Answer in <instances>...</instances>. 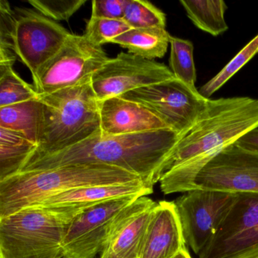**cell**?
Listing matches in <instances>:
<instances>
[{
	"label": "cell",
	"instance_id": "6da1fadb",
	"mask_svg": "<svg viewBox=\"0 0 258 258\" xmlns=\"http://www.w3.org/2000/svg\"><path fill=\"white\" fill-rule=\"evenodd\" d=\"M258 128V99H208L192 127L182 137L160 179L164 194L189 191L205 164L223 149Z\"/></svg>",
	"mask_w": 258,
	"mask_h": 258
},
{
	"label": "cell",
	"instance_id": "7a4b0ae2",
	"mask_svg": "<svg viewBox=\"0 0 258 258\" xmlns=\"http://www.w3.org/2000/svg\"><path fill=\"white\" fill-rule=\"evenodd\" d=\"M181 139L170 128L117 136L100 133L60 152L28 158L20 172L75 164H105L137 175L154 186L165 172Z\"/></svg>",
	"mask_w": 258,
	"mask_h": 258
},
{
	"label": "cell",
	"instance_id": "3957f363",
	"mask_svg": "<svg viewBox=\"0 0 258 258\" xmlns=\"http://www.w3.org/2000/svg\"><path fill=\"white\" fill-rule=\"evenodd\" d=\"M140 180L143 179L134 173L99 164H75L49 170L20 172L0 181V218L75 188Z\"/></svg>",
	"mask_w": 258,
	"mask_h": 258
},
{
	"label": "cell",
	"instance_id": "277c9868",
	"mask_svg": "<svg viewBox=\"0 0 258 258\" xmlns=\"http://www.w3.org/2000/svg\"><path fill=\"white\" fill-rule=\"evenodd\" d=\"M38 102V142L28 158L60 152L102 133L99 102L91 81L40 95Z\"/></svg>",
	"mask_w": 258,
	"mask_h": 258
},
{
	"label": "cell",
	"instance_id": "5b68a950",
	"mask_svg": "<svg viewBox=\"0 0 258 258\" xmlns=\"http://www.w3.org/2000/svg\"><path fill=\"white\" fill-rule=\"evenodd\" d=\"M91 206L30 207L0 218V258H63L69 225Z\"/></svg>",
	"mask_w": 258,
	"mask_h": 258
},
{
	"label": "cell",
	"instance_id": "8992f818",
	"mask_svg": "<svg viewBox=\"0 0 258 258\" xmlns=\"http://www.w3.org/2000/svg\"><path fill=\"white\" fill-rule=\"evenodd\" d=\"M108 59L102 47L84 35L71 34L60 50L40 69L33 86L40 96L80 85L91 81Z\"/></svg>",
	"mask_w": 258,
	"mask_h": 258
},
{
	"label": "cell",
	"instance_id": "52a82bcc",
	"mask_svg": "<svg viewBox=\"0 0 258 258\" xmlns=\"http://www.w3.org/2000/svg\"><path fill=\"white\" fill-rule=\"evenodd\" d=\"M258 254V193L235 199L199 258H250Z\"/></svg>",
	"mask_w": 258,
	"mask_h": 258
},
{
	"label": "cell",
	"instance_id": "ba28073f",
	"mask_svg": "<svg viewBox=\"0 0 258 258\" xmlns=\"http://www.w3.org/2000/svg\"><path fill=\"white\" fill-rule=\"evenodd\" d=\"M121 96L147 107L182 137L197 121L208 100L197 88L176 78L128 92Z\"/></svg>",
	"mask_w": 258,
	"mask_h": 258
},
{
	"label": "cell",
	"instance_id": "9c48e42d",
	"mask_svg": "<svg viewBox=\"0 0 258 258\" xmlns=\"http://www.w3.org/2000/svg\"><path fill=\"white\" fill-rule=\"evenodd\" d=\"M197 188L258 193V149L238 142L225 148L198 173L190 190Z\"/></svg>",
	"mask_w": 258,
	"mask_h": 258
},
{
	"label": "cell",
	"instance_id": "30bf717a",
	"mask_svg": "<svg viewBox=\"0 0 258 258\" xmlns=\"http://www.w3.org/2000/svg\"><path fill=\"white\" fill-rule=\"evenodd\" d=\"M235 196V193L197 188L175 201L185 243L196 254L214 236Z\"/></svg>",
	"mask_w": 258,
	"mask_h": 258
},
{
	"label": "cell",
	"instance_id": "8fae6325",
	"mask_svg": "<svg viewBox=\"0 0 258 258\" xmlns=\"http://www.w3.org/2000/svg\"><path fill=\"white\" fill-rule=\"evenodd\" d=\"M170 69L155 60L120 52L92 77L91 84L99 102L174 78Z\"/></svg>",
	"mask_w": 258,
	"mask_h": 258
},
{
	"label": "cell",
	"instance_id": "7c38bea8",
	"mask_svg": "<svg viewBox=\"0 0 258 258\" xmlns=\"http://www.w3.org/2000/svg\"><path fill=\"white\" fill-rule=\"evenodd\" d=\"M16 55L28 68L33 80L67 40L71 33L35 10L15 9Z\"/></svg>",
	"mask_w": 258,
	"mask_h": 258
},
{
	"label": "cell",
	"instance_id": "4fadbf2b",
	"mask_svg": "<svg viewBox=\"0 0 258 258\" xmlns=\"http://www.w3.org/2000/svg\"><path fill=\"white\" fill-rule=\"evenodd\" d=\"M138 198L129 196L107 201L78 214L66 232L63 258H96L103 249L116 217Z\"/></svg>",
	"mask_w": 258,
	"mask_h": 258
},
{
	"label": "cell",
	"instance_id": "5bb4252c",
	"mask_svg": "<svg viewBox=\"0 0 258 258\" xmlns=\"http://www.w3.org/2000/svg\"><path fill=\"white\" fill-rule=\"evenodd\" d=\"M156 203L142 196L123 210L110 228L99 258H137Z\"/></svg>",
	"mask_w": 258,
	"mask_h": 258
},
{
	"label": "cell",
	"instance_id": "9a60e30c",
	"mask_svg": "<svg viewBox=\"0 0 258 258\" xmlns=\"http://www.w3.org/2000/svg\"><path fill=\"white\" fill-rule=\"evenodd\" d=\"M187 249L174 202H157L137 258H173Z\"/></svg>",
	"mask_w": 258,
	"mask_h": 258
},
{
	"label": "cell",
	"instance_id": "2e32d148",
	"mask_svg": "<svg viewBox=\"0 0 258 258\" xmlns=\"http://www.w3.org/2000/svg\"><path fill=\"white\" fill-rule=\"evenodd\" d=\"M99 114L103 135L140 134L170 128L147 107L122 96L99 102Z\"/></svg>",
	"mask_w": 258,
	"mask_h": 258
},
{
	"label": "cell",
	"instance_id": "e0dca14e",
	"mask_svg": "<svg viewBox=\"0 0 258 258\" xmlns=\"http://www.w3.org/2000/svg\"><path fill=\"white\" fill-rule=\"evenodd\" d=\"M153 185L143 180L114 185L75 188L52 196L35 206L64 207L95 205L112 199L129 196H146L153 192ZM34 207V206H33Z\"/></svg>",
	"mask_w": 258,
	"mask_h": 258
},
{
	"label": "cell",
	"instance_id": "ac0fdd59",
	"mask_svg": "<svg viewBox=\"0 0 258 258\" xmlns=\"http://www.w3.org/2000/svg\"><path fill=\"white\" fill-rule=\"evenodd\" d=\"M170 37L166 28H131L110 43L127 49L129 53L154 60L167 53Z\"/></svg>",
	"mask_w": 258,
	"mask_h": 258
},
{
	"label": "cell",
	"instance_id": "d6986e66",
	"mask_svg": "<svg viewBox=\"0 0 258 258\" xmlns=\"http://www.w3.org/2000/svg\"><path fill=\"white\" fill-rule=\"evenodd\" d=\"M179 3L201 31L217 37L229 29L225 19L228 7L223 0H180Z\"/></svg>",
	"mask_w": 258,
	"mask_h": 258
},
{
	"label": "cell",
	"instance_id": "ffe728a7",
	"mask_svg": "<svg viewBox=\"0 0 258 258\" xmlns=\"http://www.w3.org/2000/svg\"><path fill=\"white\" fill-rule=\"evenodd\" d=\"M36 147L22 134L0 127V181L19 173Z\"/></svg>",
	"mask_w": 258,
	"mask_h": 258
},
{
	"label": "cell",
	"instance_id": "44dd1931",
	"mask_svg": "<svg viewBox=\"0 0 258 258\" xmlns=\"http://www.w3.org/2000/svg\"><path fill=\"white\" fill-rule=\"evenodd\" d=\"M40 108L38 99L0 107V127L22 134L37 146Z\"/></svg>",
	"mask_w": 258,
	"mask_h": 258
},
{
	"label": "cell",
	"instance_id": "7402d4cb",
	"mask_svg": "<svg viewBox=\"0 0 258 258\" xmlns=\"http://www.w3.org/2000/svg\"><path fill=\"white\" fill-rule=\"evenodd\" d=\"M34 86L28 84L13 69V64H0V107L38 99Z\"/></svg>",
	"mask_w": 258,
	"mask_h": 258
},
{
	"label": "cell",
	"instance_id": "603a6c76",
	"mask_svg": "<svg viewBox=\"0 0 258 258\" xmlns=\"http://www.w3.org/2000/svg\"><path fill=\"white\" fill-rule=\"evenodd\" d=\"M170 55L169 63L176 79L196 88L197 80L194 62V46L191 41L179 37H170Z\"/></svg>",
	"mask_w": 258,
	"mask_h": 258
},
{
	"label": "cell",
	"instance_id": "cb8c5ba5",
	"mask_svg": "<svg viewBox=\"0 0 258 258\" xmlns=\"http://www.w3.org/2000/svg\"><path fill=\"white\" fill-rule=\"evenodd\" d=\"M257 53L258 34L238 52L217 75L201 87L199 90L201 94L207 99H210Z\"/></svg>",
	"mask_w": 258,
	"mask_h": 258
},
{
	"label": "cell",
	"instance_id": "d4e9b609",
	"mask_svg": "<svg viewBox=\"0 0 258 258\" xmlns=\"http://www.w3.org/2000/svg\"><path fill=\"white\" fill-rule=\"evenodd\" d=\"M123 20L131 28H166V15L146 0H128Z\"/></svg>",
	"mask_w": 258,
	"mask_h": 258
},
{
	"label": "cell",
	"instance_id": "484cf974",
	"mask_svg": "<svg viewBox=\"0 0 258 258\" xmlns=\"http://www.w3.org/2000/svg\"><path fill=\"white\" fill-rule=\"evenodd\" d=\"M16 16L8 1H0V64H14Z\"/></svg>",
	"mask_w": 258,
	"mask_h": 258
},
{
	"label": "cell",
	"instance_id": "4316f807",
	"mask_svg": "<svg viewBox=\"0 0 258 258\" xmlns=\"http://www.w3.org/2000/svg\"><path fill=\"white\" fill-rule=\"evenodd\" d=\"M131 28L123 20L99 19L91 17L87 22L84 35L89 41L102 47L110 43L113 39L131 30Z\"/></svg>",
	"mask_w": 258,
	"mask_h": 258
},
{
	"label": "cell",
	"instance_id": "83f0119b",
	"mask_svg": "<svg viewBox=\"0 0 258 258\" xmlns=\"http://www.w3.org/2000/svg\"><path fill=\"white\" fill-rule=\"evenodd\" d=\"M28 4L45 17L54 21H69L87 3L86 0H28Z\"/></svg>",
	"mask_w": 258,
	"mask_h": 258
},
{
	"label": "cell",
	"instance_id": "f1b7e54d",
	"mask_svg": "<svg viewBox=\"0 0 258 258\" xmlns=\"http://www.w3.org/2000/svg\"><path fill=\"white\" fill-rule=\"evenodd\" d=\"M128 0H95L92 2L91 17L121 20Z\"/></svg>",
	"mask_w": 258,
	"mask_h": 258
},
{
	"label": "cell",
	"instance_id": "f546056e",
	"mask_svg": "<svg viewBox=\"0 0 258 258\" xmlns=\"http://www.w3.org/2000/svg\"><path fill=\"white\" fill-rule=\"evenodd\" d=\"M238 143L247 147L258 149V128L248 133L238 140Z\"/></svg>",
	"mask_w": 258,
	"mask_h": 258
},
{
	"label": "cell",
	"instance_id": "4dcf8cb0",
	"mask_svg": "<svg viewBox=\"0 0 258 258\" xmlns=\"http://www.w3.org/2000/svg\"><path fill=\"white\" fill-rule=\"evenodd\" d=\"M173 258H192L190 255L189 252H188V249L182 250L180 253H178L175 257Z\"/></svg>",
	"mask_w": 258,
	"mask_h": 258
},
{
	"label": "cell",
	"instance_id": "1f68e13d",
	"mask_svg": "<svg viewBox=\"0 0 258 258\" xmlns=\"http://www.w3.org/2000/svg\"><path fill=\"white\" fill-rule=\"evenodd\" d=\"M250 258H258V254L255 255V256H252V257Z\"/></svg>",
	"mask_w": 258,
	"mask_h": 258
}]
</instances>
